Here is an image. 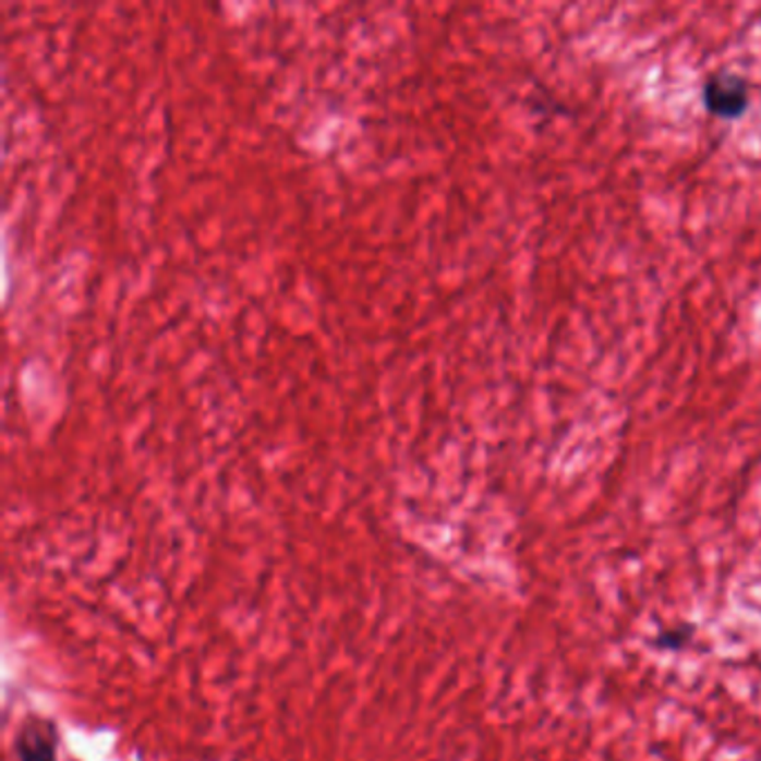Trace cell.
Returning a JSON list of instances; mask_svg holds the SVG:
<instances>
[{
	"instance_id": "2",
	"label": "cell",
	"mask_w": 761,
	"mask_h": 761,
	"mask_svg": "<svg viewBox=\"0 0 761 761\" xmlns=\"http://www.w3.org/2000/svg\"><path fill=\"white\" fill-rule=\"evenodd\" d=\"M21 761H57L55 728L47 722H27L16 737Z\"/></svg>"
},
{
	"instance_id": "1",
	"label": "cell",
	"mask_w": 761,
	"mask_h": 761,
	"mask_svg": "<svg viewBox=\"0 0 761 761\" xmlns=\"http://www.w3.org/2000/svg\"><path fill=\"white\" fill-rule=\"evenodd\" d=\"M703 104L708 112L720 119H739L750 104L746 78L735 72H717L708 76L703 85Z\"/></svg>"
}]
</instances>
